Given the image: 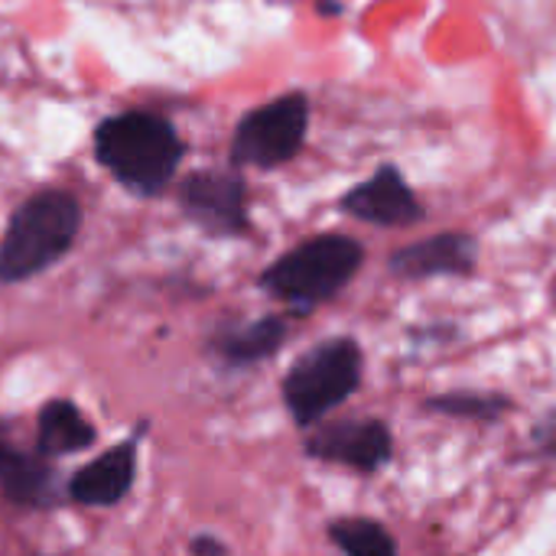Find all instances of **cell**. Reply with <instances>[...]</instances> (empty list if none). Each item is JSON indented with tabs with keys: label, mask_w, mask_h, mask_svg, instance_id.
<instances>
[{
	"label": "cell",
	"mask_w": 556,
	"mask_h": 556,
	"mask_svg": "<svg viewBox=\"0 0 556 556\" xmlns=\"http://www.w3.org/2000/svg\"><path fill=\"white\" fill-rule=\"evenodd\" d=\"M186 143L173 130V124L150 111H124L98 124L94 130V156L98 163L134 195H160L179 163Z\"/></svg>",
	"instance_id": "obj_1"
},
{
	"label": "cell",
	"mask_w": 556,
	"mask_h": 556,
	"mask_svg": "<svg viewBox=\"0 0 556 556\" xmlns=\"http://www.w3.org/2000/svg\"><path fill=\"white\" fill-rule=\"evenodd\" d=\"M81 231V205L65 189H42L20 202L0 238V283H20L68 254Z\"/></svg>",
	"instance_id": "obj_2"
},
{
	"label": "cell",
	"mask_w": 556,
	"mask_h": 556,
	"mask_svg": "<svg viewBox=\"0 0 556 556\" xmlns=\"http://www.w3.org/2000/svg\"><path fill=\"white\" fill-rule=\"evenodd\" d=\"M362 261L365 251L358 241L345 235H319L277 257L261 274V287L296 309H313L332 300L358 274Z\"/></svg>",
	"instance_id": "obj_3"
},
{
	"label": "cell",
	"mask_w": 556,
	"mask_h": 556,
	"mask_svg": "<svg viewBox=\"0 0 556 556\" xmlns=\"http://www.w3.org/2000/svg\"><path fill=\"white\" fill-rule=\"evenodd\" d=\"M362 384V349L355 339H329L293 362L283 378V404L296 427H313Z\"/></svg>",
	"instance_id": "obj_4"
},
{
	"label": "cell",
	"mask_w": 556,
	"mask_h": 556,
	"mask_svg": "<svg viewBox=\"0 0 556 556\" xmlns=\"http://www.w3.org/2000/svg\"><path fill=\"white\" fill-rule=\"evenodd\" d=\"M309 127V101L306 94H280L264 108H254L241 117L231 137V163L235 166H257L274 169L290 163Z\"/></svg>",
	"instance_id": "obj_5"
},
{
	"label": "cell",
	"mask_w": 556,
	"mask_h": 556,
	"mask_svg": "<svg viewBox=\"0 0 556 556\" xmlns=\"http://www.w3.org/2000/svg\"><path fill=\"white\" fill-rule=\"evenodd\" d=\"M182 215L212 238H238L248 231V189L231 169H195L179 186Z\"/></svg>",
	"instance_id": "obj_6"
},
{
	"label": "cell",
	"mask_w": 556,
	"mask_h": 556,
	"mask_svg": "<svg viewBox=\"0 0 556 556\" xmlns=\"http://www.w3.org/2000/svg\"><path fill=\"white\" fill-rule=\"evenodd\" d=\"M394 437L381 420H339L306 440V456L355 472H378L391 463Z\"/></svg>",
	"instance_id": "obj_7"
},
{
	"label": "cell",
	"mask_w": 556,
	"mask_h": 556,
	"mask_svg": "<svg viewBox=\"0 0 556 556\" xmlns=\"http://www.w3.org/2000/svg\"><path fill=\"white\" fill-rule=\"evenodd\" d=\"M342 208L362 222L371 225H414L424 218L420 202L414 199L410 186L404 182V176L394 166H381L371 179H365L362 186H355L345 199Z\"/></svg>",
	"instance_id": "obj_8"
},
{
	"label": "cell",
	"mask_w": 556,
	"mask_h": 556,
	"mask_svg": "<svg viewBox=\"0 0 556 556\" xmlns=\"http://www.w3.org/2000/svg\"><path fill=\"white\" fill-rule=\"evenodd\" d=\"M472 267H476V241L459 231H443L391 257V270L407 280H424V277H440V274H469Z\"/></svg>",
	"instance_id": "obj_9"
},
{
	"label": "cell",
	"mask_w": 556,
	"mask_h": 556,
	"mask_svg": "<svg viewBox=\"0 0 556 556\" xmlns=\"http://www.w3.org/2000/svg\"><path fill=\"white\" fill-rule=\"evenodd\" d=\"M134 472H137V446L121 443L104 456H98L94 463H88L85 469H78L68 482V495L78 505H117L130 492Z\"/></svg>",
	"instance_id": "obj_10"
},
{
	"label": "cell",
	"mask_w": 556,
	"mask_h": 556,
	"mask_svg": "<svg viewBox=\"0 0 556 556\" xmlns=\"http://www.w3.org/2000/svg\"><path fill=\"white\" fill-rule=\"evenodd\" d=\"M52 469L46 456L26 453L0 430V492L7 502L23 508H46L52 502Z\"/></svg>",
	"instance_id": "obj_11"
},
{
	"label": "cell",
	"mask_w": 556,
	"mask_h": 556,
	"mask_svg": "<svg viewBox=\"0 0 556 556\" xmlns=\"http://www.w3.org/2000/svg\"><path fill=\"white\" fill-rule=\"evenodd\" d=\"M94 427L91 420L72 404V401H49L39 410V427H36V453L39 456H68V453H85L94 443Z\"/></svg>",
	"instance_id": "obj_12"
},
{
	"label": "cell",
	"mask_w": 556,
	"mask_h": 556,
	"mask_svg": "<svg viewBox=\"0 0 556 556\" xmlns=\"http://www.w3.org/2000/svg\"><path fill=\"white\" fill-rule=\"evenodd\" d=\"M287 339V323L280 316H264L254 323L228 326L212 339V349L228 365H254L261 358H270Z\"/></svg>",
	"instance_id": "obj_13"
},
{
	"label": "cell",
	"mask_w": 556,
	"mask_h": 556,
	"mask_svg": "<svg viewBox=\"0 0 556 556\" xmlns=\"http://www.w3.org/2000/svg\"><path fill=\"white\" fill-rule=\"evenodd\" d=\"M329 538L345 556H397L388 528L371 518H339L329 525Z\"/></svg>",
	"instance_id": "obj_14"
},
{
	"label": "cell",
	"mask_w": 556,
	"mask_h": 556,
	"mask_svg": "<svg viewBox=\"0 0 556 556\" xmlns=\"http://www.w3.org/2000/svg\"><path fill=\"white\" fill-rule=\"evenodd\" d=\"M427 410L456 417V420H498L511 410V397L492 391H450L427 401Z\"/></svg>",
	"instance_id": "obj_15"
},
{
	"label": "cell",
	"mask_w": 556,
	"mask_h": 556,
	"mask_svg": "<svg viewBox=\"0 0 556 556\" xmlns=\"http://www.w3.org/2000/svg\"><path fill=\"white\" fill-rule=\"evenodd\" d=\"M531 443L541 456H556V410H551L531 433Z\"/></svg>",
	"instance_id": "obj_16"
},
{
	"label": "cell",
	"mask_w": 556,
	"mask_h": 556,
	"mask_svg": "<svg viewBox=\"0 0 556 556\" xmlns=\"http://www.w3.org/2000/svg\"><path fill=\"white\" fill-rule=\"evenodd\" d=\"M189 551H192L195 556H225L228 554V551H225V544H218L212 534H202V538H195Z\"/></svg>",
	"instance_id": "obj_17"
}]
</instances>
